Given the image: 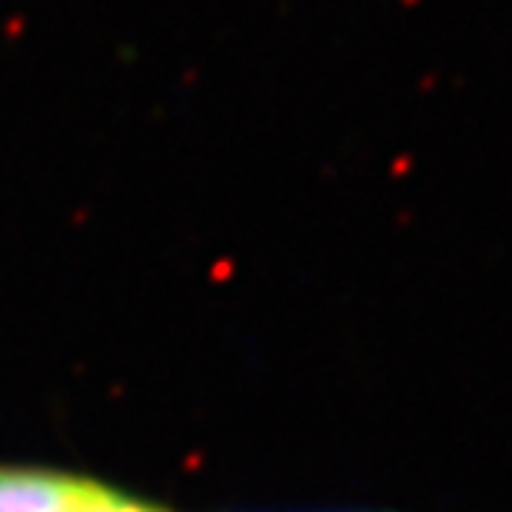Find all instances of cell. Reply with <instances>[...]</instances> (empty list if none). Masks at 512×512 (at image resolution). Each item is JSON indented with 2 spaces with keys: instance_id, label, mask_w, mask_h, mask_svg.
Here are the masks:
<instances>
[{
  "instance_id": "6da1fadb",
  "label": "cell",
  "mask_w": 512,
  "mask_h": 512,
  "mask_svg": "<svg viewBox=\"0 0 512 512\" xmlns=\"http://www.w3.org/2000/svg\"><path fill=\"white\" fill-rule=\"evenodd\" d=\"M74 483L64 469L0 463V512H67Z\"/></svg>"
},
{
  "instance_id": "7a4b0ae2",
  "label": "cell",
  "mask_w": 512,
  "mask_h": 512,
  "mask_svg": "<svg viewBox=\"0 0 512 512\" xmlns=\"http://www.w3.org/2000/svg\"><path fill=\"white\" fill-rule=\"evenodd\" d=\"M67 512H170V509L147 503V499L124 493V489H117V486H107V483H100V479L77 476Z\"/></svg>"
}]
</instances>
